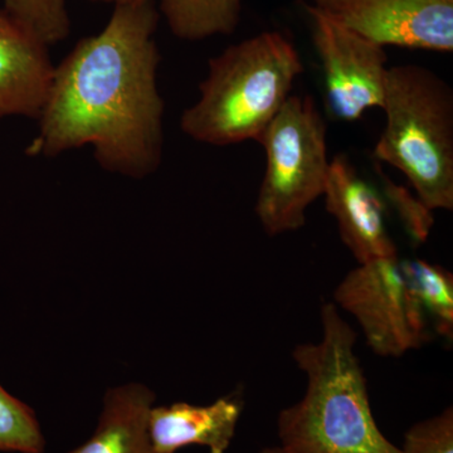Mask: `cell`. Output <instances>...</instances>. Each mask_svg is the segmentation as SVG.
I'll return each mask as SVG.
<instances>
[{"label": "cell", "mask_w": 453, "mask_h": 453, "mask_svg": "<svg viewBox=\"0 0 453 453\" xmlns=\"http://www.w3.org/2000/svg\"><path fill=\"white\" fill-rule=\"evenodd\" d=\"M157 23L153 0L116 5L103 31L76 44L53 70L29 157L89 145L107 172L134 179L157 172L164 145Z\"/></svg>", "instance_id": "1"}, {"label": "cell", "mask_w": 453, "mask_h": 453, "mask_svg": "<svg viewBox=\"0 0 453 453\" xmlns=\"http://www.w3.org/2000/svg\"><path fill=\"white\" fill-rule=\"evenodd\" d=\"M323 336L296 345L292 357L305 374V395L277 417L280 445L299 453H402L381 434L365 372L356 351L357 333L338 306L324 303Z\"/></svg>", "instance_id": "2"}, {"label": "cell", "mask_w": 453, "mask_h": 453, "mask_svg": "<svg viewBox=\"0 0 453 453\" xmlns=\"http://www.w3.org/2000/svg\"><path fill=\"white\" fill-rule=\"evenodd\" d=\"M303 73L299 52L282 33L264 32L229 46L211 59L199 100L181 115V130L214 146L258 142Z\"/></svg>", "instance_id": "3"}, {"label": "cell", "mask_w": 453, "mask_h": 453, "mask_svg": "<svg viewBox=\"0 0 453 453\" xmlns=\"http://www.w3.org/2000/svg\"><path fill=\"white\" fill-rule=\"evenodd\" d=\"M375 159L407 178L429 211L453 210V91L429 68L389 67Z\"/></svg>", "instance_id": "4"}, {"label": "cell", "mask_w": 453, "mask_h": 453, "mask_svg": "<svg viewBox=\"0 0 453 453\" xmlns=\"http://www.w3.org/2000/svg\"><path fill=\"white\" fill-rule=\"evenodd\" d=\"M326 124L310 96H290L258 140L266 170L256 201L265 234L299 231L306 211L324 195L329 173Z\"/></svg>", "instance_id": "5"}, {"label": "cell", "mask_w": 453, "mask_h": 453, "mask_svg": "<svg viewBox=\"0 0 453 453\" xmlns=\"http://www.w3.org/2000/svg\"><path fill=\"white\" fill-rule=\"evenodd\" d=\"M334 299L356 319L377 356L398 357L427 342V315L399 256L357 265L339 283Z\"/></svg>", "instance_id": "6"}, {"label": "cell", "mask_w": 453, "mask_h": 453, "mask_svg": "<svg viewBox=\"0 0 453 453\" xmlns=\"http://www.w3.org/2000/svg\"><path fill=\"white\" fill-rule=\"evenodd\" d=\"M312 42L323 67L330 111L342 121H357L368 110L383 109L387 79L386 47L342 26L309 5Z\"/></svg>", "instance_id": "7"}, {"label": "cell", "mask_w": 453, "mask_h": 453, "mask_svg": "<svg viewBox=\"0 0 453 453\" xmlns=\"http://www.w3.org/2000/svg\"><path fill=\"white\" fill-rule=\"evenodd\" d=\"M312 7L380 46L453 50V0H311Z\"/></svg>", "instance_id": "8"}, {"label": "cell", "mask_w": 453, "mask_h": 453, "mask_svg": "<svg viewBox=\"0 0 453 453\" xmlns=\"http://www.w3.org/2000/svg\"><path fill=\"white\" fill-rule=\"evenodd\" d=\"M323 196L357 264L398 256L387 226L386 202L345 155L330 160Z\"/></svg>", "instance_id": "9"}, {"label": "cell", "mask_w": 453, "mask_h": 453, "mask_svg": "<svg viewBox=\"0 0 453 453\" xmlns=\"http://www.w3.org/2000/svg\"><path fill=\"white\" fill-rule=\"evenodd\" d=\"M55 65L49 46L0 11V120L26 116L38 120Z\"/></svg>", "instance_id": "10"}, {"label": "cell", "mask_w": 453, "mask_h": 453, "mask_svg": "<svg viewBox=\"0 0 453 453\" xmlns=\"http://www.w3.org/2000/svg\"><path fill=\"white\" fill-rule=\"evenodd\" d=\"M237 395L220 396L211 404L175 402L157 405L149 414V436L157 453H177L190 446L210 453H226L242 416Z\"/></svg>", "instance_id": "11"}, {"label": "cell", "mask_w": 453, "mask_h": 453, "mask_svg": "<svg viewBox=\"0 0 453 453\" xmlns=\"http://www.w3.org/2000/svg\"><path fill=\"white\" fill-rule=\"evenodd\" d=\"M157 395L142 383L107 389L91 436L68 453H157L149 436V414Z\"/></svg>", "instance_id": "12"}, {"label": "cell", "mask_w": 453, "mask_h": 453, "mask_svg": "<svg viewBox=\"0 0 453 453\" xmlns=\"http://www.w3.org/2000/svg\"><path fill=\"white\" fill-rule=\"evenodd\" d=\"M242 0H160L170 32L183 41L232 35L238 27Z\"/></svg>", "instance_id": "13"}, {"label": "cell", "mask_w": 453, "mask_h": 453, "mask_svg": "<svg viewBox=\"0 0 453 453\" xmlns=\"http://www.w3.org/2000/svg\"><path fill=\"white\" fill-rule=\"evenodd\" d=\"M414 294L426 315L431 316L437 332L452 342L453 276L449 271L425 259H404Z\"/></svg>", "instance_id": "14"}, {"label": "cell", "mask_w": 453, "mask_h": 453, "mask_svg": "<svg viewBox=\"0 0 453 453\" xmlns=\"http://www.w3.org/2000/svg\"><path fill=\"white\" fill-rule=\"evenodd\" d=\"M46 447L43 429L33 408L0 383V452L44 453Z\"/></svg>", "instance_id": "15"}, {"label": "cell", "mask_w": 453, "mask_h": 453, "mask_svg": "<svg viewBox=\"0 0 453 453\" xmlns=\"http://www.w3.org/2000/svg\"><path fill=\"white\" fill-rule=\"evenodd\" d=\"M3 11L47 46L65 40L70 33L67 0H4Z\"/></svg>", "instance_id": "16"}, {"label": "cell", "mask_w": 453, "mask_h": 453, "mask_svg": "<svg viewBox=\"0 0 453 453\" xmlns=\"http://www.w3.org/2000/svg\"><path fill=\"white\" fill-rule=\"evenodd\" d=\"M402 453H453V408L413 425L404 434Z\"/></svg>", "instance_id": "17"}, {"label": "cell", "mask_w": 453, "mask_h": 453, "mask_svg": "<svg viewBox=\"0 0 453 453\" xmlns=\"http://www.w3.org/2000/svg\"><path fill=\"white\" fill-rule=\"evenodd\" d=\"M383 178V190L386 201H388L392 207L398 213L399 219L403 223L405 231L410 234L416 242H426L432 226H434V216L432 211L421 201L418 196H414L410 190L401 186H396L386 175Z\"/></svg>", "instance_id": "18"}, {"label": "cell", "mask_w": 453, "mask_h": 453, "mask_svg": "<svg viewBox=\"0 0 453 453\" xmlns=\"http://www.w3.org/2000/svg\"><path fill=\"white\" fill-rule=\"evenodd\" d=\"M91 2L109 3L116 7V5L139 4V3L148 2V0H91Z\"/></svg>", "instance_id": "19"}, {"label": "cell", "mask_w": 453, "mask_h": 453, "mask_svg": "<svg viewBox=\"0 0 453 453\" xmlns=\"http://www.w3.org/2000/svg\"><path fill=\"white\" fill-rule=\"evenodd\" d=\"M258 453H299L296 451H292L290 449H286L281 445L266 447V449H261Z\"/></svg>", "instance_id": "20"}]
</instances>
